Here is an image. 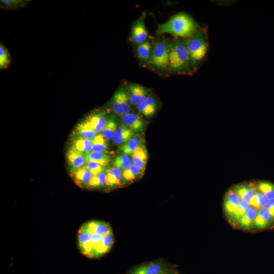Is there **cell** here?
<instances>
[{"mask_svg":"<svg viewBox=\"0 0 274 274\" xmlns=\"http://www.w3.org/2000/svg\"><path fill=\"white\" fill-rule=\"evenodd\" d=\"M197 30V26L193 19L184 13L177 14L167 21L159 24L156 34L168 33L176 37L188 38Z\"/></svg>","mask_w":274,"mask_h":274,"instance_id":"6da1fadb","label":"cell"},{"mask_svg":"<svg viewBox=\"0 0 274 274\" xmlns=\"http://www.w3.org/2000/svg\"><path fill=\"white\" fill-rule=\"evenodd\" d=\"M191 64L190 55L185 42L175 40L170 44L168 66L173 71H186Z\"/></svg>","mask_w":274,"mask_h":274,"instance_id":"7a4b0ae2","label":"cell"},{"mask_svg":"<svg viewBox=\"0 0 274 274\" xmlns=\"http://www.w3.org/2000/svg\"><path fill=\"white\" fill-rule=\"evenodd\" d=\"M188 49L191 64H195L202 60L208 51V43L202 30H197L185 42Z\"/></svg>","mask_w":274,"mask_h":274,"instance_id":"3957f363","label":"cell"},{"mask_svg":"<svg viewBox=\"0 0 274 274\" xmlns=\"http://www.w3.org/2000/svg\"><path fill=\"white\" fill-rule=\"evenodd\" d=\"M170 44L160 40L154 45L151 55V62L157 67L165 68L168 66Z\"/></svg>","mask_w":274,"mask_h":274,"instance_id":"277c9868","label":"cell"},{"mask_svg":"<svg viewBox=\"0 0 274 274\" xmlns=\"http://www.w3.org/2000/svg\"><path fill=\"white\" fill-rule=\"evenodd\" d=\"M130 100L127 93L124 90L118 91L114 95L112 100L113 111L119 115H125L129 113Z\"/></svg>","mask_w":274,"mask_h":274,"instance_id":"5b68a950","label":"cell"},{"mask_svg":"<svg viewBox=\"0 0 274 274\" xmlns=\"http://www.w3.org/2000/svg\"><path fill=\"white\" fill-rule=\"evenodd\" d=\"M85 120L97 133H100L107 122V115L105 111L100 110L91 113Z\"/></svg>","mask_w":274,"mask_h":274,"instance_id":"8992f818","label":"cell"},{"mask_svg":"<svg viewBox=\"0 0 274 274\" xmlns=\"http://www.w3.org/2000/svg\"><path fill=\"white\" fill-rule=\"evenodd\" d=\"M91 233L84 224L81 227L78 233V242L79 249L85 255L92 257V249L90 244Z\"/></svg>","mask_w":274,"mask_h":274,"instance_id":"52a82bcc","label":"cell"},{"mask_svg":"<svg viewBox=\"0 0 274 274\" xmlns=\"http://www.w3.org/2000/svg\"><path fill=\"white\" fill-rule=\"evenodd\" d=\"M166 267L161 263L150 262L134 269L128 274H167Z\"/></svg>","mask_w":274,"mask_h":274,"instance_id":"ba28073f","label":"cell"},{"mask_svg":"<svg viewBox=\"0 0 274 274\" xmlns=\"http://www.w3.org/2000/svg\"><path fill=\"white\" fill-rule=\"evenodd\" d=\"M133 163L144 173L147 160L148 153L145 145L141 143L131 155Z\"/></svg>","mask_w":274,"mask_h":274,"instance_id":"9c48e42d","label":"cell"},{"mask_svg":"<svg viewBox=\"0 0 274 274\" xmlns=\"http://www.w3.org/2000/svg\"><path fill=\"white\" fill-rule=\"evenodd\" d=\"M124 125L133 132L142 131L145 128V122L138 114L129 113L122 117Z\"/></svg>","mask_w":274,"mask_h":274,"instance_id":"30bf717a","label":"cell"},{"mask_svg":"<svg viewBox=\"0 0 274 274\" xmlns=\"http://www.w3.org/2000/svg\"><path fill=\"white\" fill-rule=\"evenodd\" d=\"M128 88L130 102L133 105H138L148 97L146 89L141 85L131 84Z\"/></svg>","mask_w":274,"mask_h":274,"instance_id":"8fae6325","label":"cell"},{"mask_svg":"<svg viewBox=\"0 0 274 274\" xmlns=\"http://www.w3.org/2000/svg\"><path fill=\"white\" fill-rule=\"evenodd\" d=\"M148 37V33L146 29L144 20L139 19L133 25L131 34V39L135 43L141 44L145 41Z\"/></svg>","mask_w":274,"mask_h":274,"instance_id":"7c38bea8","label":"cell"},{"mask_svg":"<svg viewBox=\"0 0 274 274\" xmlns=\"http://www.w3.org/2000/svg\"><path fill=\"white\" fill-rule=\"evenodd\" d=\"M122 170L113 166L106 170L107 174V186L110 187L120 186L124 182Z\"/></svg>","mask_w":274,"mask_h":274,"instance_id":"4fadbf2b","label":"cell"},{"mask_svg":"<svg viewBox=\"0 0 274 274\" xmlns=\"http://www.w3.org/2000/svg\"><path fill=\"white\" fill-rule=\"evenodd\" d=\"M71 175L75 181L82 186H89L93 177L92 174L85 166L71 172Z\"/></svg>","mask_w":274,"mask_h":274,"instance_id":"5bb4252c","label":"cell"},{"mask_svg":"<svg viewBox=\"0 0 274 274\" xmlns=\"http://www.w3.org/2000/svg\"><path fill=\"white\" fill-rule=\"evenodd\" d=\"M67 159L71 167V172L83 167L86 162L85 154L72 149L67 153Z\"/></svg>","mask_w":274,"mask_h":274,"instance_id":"9a60e30c","label":"cell"},{"mask_svg":"<svg viewBox=\"0 0 274 274\" xmlns=\"http://www.w3.org/2000/svg\"><path fill=\"white\" fill-rule=\"evenodd\" d=\"M114 242V237L112 232L104 235L94 251L93 257H99L107 253L111 248Z\"/></svg>","mask_w":274,"mask_h":274,"instance_id":"2e32d148","label":"cell"},{"mask_svg":"<svg viewBox=\"0 0 274 274\" xmlns=\"http://www.w3.org/2000/svg\"><path fill=\"white\" fill-rule=\"evenodd\" d=\"M85 224L91 234L95 233L104 235L112 232L110 225L104 222L91 221Z\"/></svg>","mask_w":274,"mask_h":274,"instance_id":"e0dca14e","label":"cell"},{"mask_svg":"<svg viewBox=\"0 0 274 274\" xmlns=\"http://www.w3.org/2000/svg\"><path fill=\"white\" fill-rule=\"evenodd\" d=\"M92 140L77 137L73 141L71 149L84 154L92 151Z\"/></svg>","mask_w":274,"mask_h":274,"instance_id":"ac0fdd59","label":"cell"},{"mask_svg":"<svg viewBox=\"0 0 274 274\" xmlns=\"http://www.w3.org/2000/svg\"><path fill=\"white\" fill-rule=\"evenodd\" d=\"M272 217L268 211L264 208L258 210L253 225L258 229H264L271 223Z\"/></svg>","mask_w":274,"mask_h":274,"instance_id":"d6986e66","label":"cell"},{"mask_svg":"<svg viewBox=\"0 0 274 274\" xmlns=\"http://www.w3.org/2000/svg\"><path fill=\"white\" fill-rule=\"evenodd\" d=\"M133 135V131L123 124H120L115 132L113 142L115 144H123Z\"/></svg>","mask_w":274,"mask_h":274,"instance_id":"ffe728a7","label":"cell"},{"mask_svg":"<svg viewBox=\"0 0 274 274\" xmlns=\"http://www.w3.org/2000/svg\"><path fill=\"white\" fill-rule=\"evenodd\" d=\"M157 105L155 99L152 96L147 98L138 105L139 111L146 117L152 116L155 113Z\"/></svg>","mask_w":274,"mask_h":274,"instance_id":"44dd1931","label":"cell"},{"mask_svg":"<svg viewBox=\"0 0 274 274\" xmlns=\"http://www.w3.org/2000/svg\"><path fill=\"white\" fill-rule=\"evenodd\" d=\"M75 134L77 137L92 140L97 133L94 130L90 125L84 120L77 126Z\"/></svg>","mask_w":274,"mask_h":274,"instance_id":"7402d4cb","label":"cell"},{"mask_svg":"<svg viewBox=\"0 0 274 274\" xmlns=\"http://www.w3.org/2000/svg\"><path fill=\"white\" fill-rule=\"evenodd\" d=\"M257 213V209L250 207L247 212L238 221L239 226L242 229H248L253 225Z\"/></svg>","mask_w":274,"mask_h":274,"instance_id":"603a6c76","label":"cell"},{"mask_svg":"<svg viewBox=\"0 0 274 274\" xmlns=\"http://www.w3.org/2000/svg\"><path fill=\"white\" fill-rule=\"evenodd\" d=\"M86 161H94L103 166H106L111 160L110 156L108 152L91 151L85 154Z\"/></svg>","mask_w":274,"mask_h":274,"instance_id":"cb8c5ba5","label":"cell"},{"mask_svg":"<svg viewBox=\"0 0 274 274\" xmlns=\"http://www.w3.org/2000/svg\"><path fill=\"white\" fill-rule=\"evenodd\" d=\"M141 143V138L139 135H135L126 143L122 144L120 147V150L124 154L131 156Z\"/></svg>","mask_w":274,"mask_h":274,"instance_id":"d4e9b609","label":"cell"},{"mask_svg":"<svg viewBox=\"0 0 274 274\" xmlns=\"http://www.w3.org/2000/svg\"><path fill=\"white\" fill-rule=\"evenodd\" d=\"M92 151L107 152L108 145L107 140L102 134L98 133L92 140Z\"/></svg>","mask_w":274,"mask_h":274,"instance_id":"484cf974","label":"cell"},{"mask_svg":"<svg viewBox=\"0 0 274 274\" xmlns=\"http://www.w3.org/2000/svg\"><path fill=\"white\" fill-rule=\"evenodd\" d=\"M143 173L133 164L122 172L124 181L132 182L138 178L141 177Z\"/></svg>","mask_w":274,"mask_h":274,"instance_id":"4316f807","label":"cell"},{"mask_svg":"<svg viewBox=\"0 0 274 274\" xmlns=\"http://www.w3.org/2000/svg\"><path fill=\"white\" fill-rule=\"evenodd\" d=\"M117 129L116 120L114 117H111L108 120L102 134L107 140H113Z\"/></svg>","mask_w":274,"mask_h":274,"instance_id":"83f0119b","label":"cell"},{"mask_svg":"<svg viewBox=\"0 0 274 274\" xmlns=\"http://www.w3.org/2000/svg\"><path fill=\"white\" fill-rule=\"evenodd\" d=\"M107 185V174L106 170L100 173L93 175V177L89 184L92 188H101Z\"/></svg>","mask_w":274,"mask_h":274,"instance_id":"f1b7e54d","label":"cell"},{"mask_svg":"<svg viewBox=\"0 0 274 274\" xmlns=\"http://www.w3.org/2000/svg\"><path fill=\"white\" fill-rule=\"evenodd\" d=\"M151 44L149 41L139 44L137 48V54L143 60L148 59L151 55Z\"/></svg>","mask_w":274,"mask_h":274,"instance_id":"f546056e","label":"cell"},{"mask_svg":"<svg viewBox=\"0 0 274 274\" xmlns=\"http://www.w3.org/2000/svg\"><path fill=\"white\" fill-rule=\"evenodd\" d=\"M249 207L250 204L249 202L241 200L230 222L233 224L237 223L239 219L245 214Z\"/></svg>","mask_w":274,"mask_h":274,"instance_id":"4dcf8cb0","label":"cell"},{"mask_svg":"<svg viewBox=\"0 0 274 274\" xmlns=\"http://www.w3.org/2000/svg\"><path fill=\"white\" fill-rule=\"evenodd\" d=\"M258 188L267 200L274 198V185L268 182H260Z\"/></svg>","mask_w":274,"mask_h":274,"instance_id":"1f68e13d","label":"cell"},{"mask_svg":"<svg viewBox=\"0 0 274 274\" xmlns=\"http://www.w3.org/2000/svg\"><path fill=\"white\" fill-rule=\"evenodd\" d=\"M131 164L130 158L125 154L117 156L114 161V166L120 168L122 171L127 169Z\"/></svg>","mask_w":274,"mask_h":274,"instance_id":"d6a6232c","label":"cell"},{"mask_svg":"<svg viewBox=\"0 0 274 274\" xmlns=\"http://www.w3.org/2000/svg\"><path fill=\"white\" fill-rule=\"evenodd\" d=\"M11 62V56L7 49L2 44H0V68L1 70L7 68Z\"/></svg>","mask_w":274,"mask_h":274,"instance_id":"836d02e7","label":"cell"},{"mask_svg":"<svg viewBox=\"0 0 274 274\" xmlns=\"http://www.w3.org/2000/svg\"><path fill=\"white\" fill-rule=\"evenodd\" d=\"M26 1L22 0H2L1 3L6 9H15L24 6Z\"/></svg>","mask_w":274,"mask_h":274,"instance_id":"e575fe53","label":"cell"},{"mask_svg":"<svg viewBox=\"0 0 274 274\" xmlns=\"http://www.w3.org/2000/svg\"><path fill=\"white\" fill-rule=\"evenodd\" d=\"M84 166L91 172L93 175H96L105 170L104 166L94 161H86Z\"/></svg>","mask_w":274,"mask_h":274,"instance_id":"d590c367","label":"cell"},{"mask_svg":"<svg viewBox=\"0 0 274 274\" xmlns=\"http://www.w3.org/2000/svg\"><path fill=\"white\" fill-rule=\"evenodd\" d=\"M225 198L236 206H238L242 200L239 195L233 190H230L227 192Z\"/></svg>","mask_w":274,"mask_h":274,"instance_id":"8d00e7d4","label":"cell"},{"mask_svg":"<svg viewBox=\"0 0 274 274\" xmlns=\"http://www.w3.org/2000/svg\"><path fill=\"white\" fill-rule=\"evenodd\" d=\"M103 236L98 234H91L90 244L92 249V258H93L94 251L101 242Z\"/></svg>","mask_w":274,"mask_h":274,"instance_id":"74e56055","label":"cell"},{"mask_svg":"<svg viewBox=\"0 0 274 274\" xmlns=\"http://www.w3.org/2000/svg\"><path fill=\"white\" fill-rule=\"evenodd\" d=\"M250 187L246 185H241L236 186L234 191L239 195L241 199L247 194Z\"/></svg>","mask_w":274,"mask_h":274,"instance_id":"f35d334b","label":"cell"},{"mask_svg":"<svg viewBox=\"0 0 274 274\" xmlns=\"http://www.w3.org/2000/svg\"><path fill=\"white\" fill-rule=\"evenodd\" d=\"M255 195L256 196L257 200L260 209L264 208L266 205L267 200L263 194L259 191H256Z\"/></svg>","mask_w":274,"mask_h":274,"instance_id":"ab89813d","label":"cell"},{"mask_svg":"<svg viewBox=\"0 0 274 274\" xmlns=\"http://www.w3.org/2000/svg\"><path fill=\"white\" fill-rule=\"evenodd\" d=\"M264 208L268 211L272 218L274 219V198L267 200Z\"/></svg>","mask_w":274,"mask_h":274,"instance_id":"60d3db41","label":"cell"},{"mask_svg":"<svg viewBox=\"0 0 274 274\" xmlns=\"http://www.w3.org/2000/svg\"><path fill=\"white\" fill-rule=\"evenodd\" d=\"M167 274H169V273H167Z\"/></svg>","mask_w":274,"mask_h":274,"instance_id":"b9f144b4","label":"cell"}]
</instances>
